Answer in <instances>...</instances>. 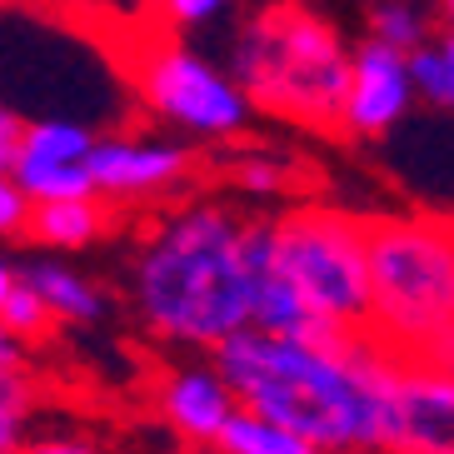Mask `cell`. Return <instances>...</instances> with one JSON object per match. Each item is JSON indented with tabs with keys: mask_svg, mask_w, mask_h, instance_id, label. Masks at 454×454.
<instances>
[{
	"mask_svg": "<svg viewBox=\"0 0 454 454\" xmlns=\"http://www.w3.org/2000/svg\"><path fill=\"white\" fill-rule=\"evenodd\" d=\"M15 280L45 305L51 325H100L110 315L106 290L70 260H26V265H15Z\"/></svg>",
	"mask_w": 454,
	"mask_h": 454,
	"instance_id": "obj_11",
	"label": "cell"
},
{
	"mask_svg": "<svg viewBox=\"0 0 454 454\" xmlns=\"http://www.w3.org/2000/svg\"><path fill=\"white\" fill-rule=\"evenodd\" d=\"M90 190L106 205H150L165 200L195 175V150L175 135H95L85 150Z\"/></svg>",
	"mask_w": 454,
	"mask_h": 454,
	"instance_id": "obj_7",
	"label": "cell"
},
{
	"mask_svg": "<svg viewBox=\"0 0 454 454\" xmlns=\"http://www.w3.org/2000/svg\"><path fill=\"white\" fill-rule=\"evenodd\" d=\"M385 454H454V374L450 360H404L389 385Z\"/></svg>",
	"mask_w": 454,
	"mask_h": 454,
	"instance_id": "obj_8",
	"label": "cell"
},
{
	"mask_svg": "<svg viewBox=\"0 0 454 454\" xmlns=\"http://www.w3.org/2000/svg\"><path fill=\"white\" fill-rule=\"evenodd\" d=\"M15 454H121L110 440H100V434H90V429H30L26 444Z\"/></svg>",
	"mask_w": 454,
	"mask_h": 454,
	"instance_id": "obj_19",
	"label": "cell"
},
{
	"mask_svg": "<svg viewBox=\"0 0 454 454\" xmlns=\"http://www.w3.org/2000/svg\"><path fill=\"white\" fill-rule=\"evenodd\" d=\"M210 355L235 404L285 425L315 454H385L400 355L370 330L265 334L245 325Z\"/></svg>",
	"mask_w": 454,
	"mask_h": 454,
	"instance_id": "obj_1",
	"label": "cell"
},
{
	"mask_svg": "<svg viewBox=\"0 0 454 454\" xmlns=\"http://www.w3.org/2000/svg\"><path fill=\"white\" fill-rule=\"evenodd\" d=\"M230 75L254 110L309 130H340L349 45L300 5L250 15L230 45Z\"/></svg>",
	"mask_w": 454,
	"mask_h": 454,
	"instance_id": "obj_5",
	"label": "cell"
},
{
	"mask_svg": "<svg viewBox=\"0 0 454 454\" xmlns=\"http://www.w3.org/2000/svg\"><path fill=\"white\" fill-rule=\"evenodd\" d=\"M250 330L265 334H360L370 315L364 220L334 205H290L250 215Z\"/></svg>",
	"mask_w": 454,
	"mask_h": 454,
	"instance_id": "obj_3",
	"label": "cell"
},
{
	"mask_svg": "<svg viewBox=\"0 0 454 454\" xmlns=\"http://www.w3.org/2000/svg\"><path fill=\"white\" fill-rule=\"evenodd\" d=\"M440 0H374L370 5V41L389 45V51H410L440 26Z\"/></svg>",
	"mask_w": 454,
	"mask_h": 454,
	"instance_id": "obj_16",
	"label": "cell"
},
{
	"mask_svg": "<svg viewBox=\"0 0 454 454\" xmlns=\"http://www.w3.org/2000/svg\"><path fill=\"white\" fill-rule=\"evenodd\" d=\"M155 410L180 444L210 450V440L235 410V395H230L225 374L215 370V360H175L155 380Z\"/></svg>",
	"mask_w": 454,
	"mask_h": 454,
	"instance_id": "obj_10",
	"label": "cell"
},
{
	"mask_svg": "<svg viewBox=\"0 0 454 454\" xmlns=\"http://www.w3.org/2000/svg\"><path fill=\"white\" fill-rule=\"evenodd\" d=\"M11 290H15V265L0 254V305H5V294H11Z\"/></svg>",
	"mask_w": 454,
	"mask_h": 454,
	"instance_id": "obj_25",
	"label": "cell"
},
{
	"mask_svg": "<svg viewBox=\"0 0 454 454\" xmlns=\"http://www.w3.org/2000/svg\"><path fill=\"white\" fill-rule=\"evenodd\" d=\"M404 70H410L414 100H425L429 110L454 106V41H450V30H434L419 45H410L404 51Z\"/></svg>",
	"mask_w": 454,
	"mask_h": 454,
	"instance_id": "obj_15",
	"label": "cell"
},
{
	"mask_svg": "<svg viewBox=\"0 0 454 454\" xmlns=\"http://www.w3.org/2000/svg\"><path fill=\"white\" fill-rule=\"evenodd\" d=\"M135 90L155 121L190 135V140H235V135L250 130L254 115L235 75L180 41H165L140 55Z\"/></svg>",
	"mask_w": 454,
	"mask_h": 454,
	"instance_id": "obj_6",
	"label": "cell"
},
{
	"mask_svg": "<svg viewBox=\"0 0 454 454\" xmlns=\"http://www.w3.org/2000/svg\"><path fill=\"white\" fill-rule=\"evenodd\" d=\"M364 330L404 360H450L454 235L440 215L364 220Z\"/></svg>",
	"mask_w": 454,
	"mask_h": 454,
	"instance_id": "obj_4",
	"label": "cell"
},
{
	"mask_svg": "<svg viewBox=\"0 0 454 454\" xmlns=\"http://www.w3.org/2000/svg\"><path fill=\"white\" fill-rule=\"evenodd\" d=\"M26 340H15L11 330H5V325H0V364H26Z\"/></svg>",
	"mask_w": 454,
	"mask_h": 454,
	"instance_id": "obj_24",
	"label": "cell"
},
{
	"mask_svg": "<svg viewBox=\"0 0 454 454\" xmlns=\"http://www.w3.org/2000/svg\"><path fill=\"white\" fill-rule=\"evenodd\" d=\"M210 450L215 454H315L300 434H290L285 425L245 410V404L230 410V419L220 425V434L210 440Z\"/></svg>",
	"mask_w": 454,
	"mask_h": 454,
	"instance_id": "obj_14",
	"label": "cell"
},
{
	"mask_svg": "<svg viewBox=\"0 0 454 454\" xmlns=\"http://www.w3.org/2000/svg\"><path fill=\"white\" fill-rule=\"evenodd\" d=\"M419 106L410 90V70H404V51L370 41L364 35L349 51V75H345V100H340V130L380 140V135L400 130L410 121V110Z\"/></svg>",
	"mask_w": 454,
	"mask_h": 454,
	"instance_id": "obj_9",
	"label": "cell"
},
{
	"mask_svg": "<svg viewBox=\"0 0 454 454\" xmlns=\"http://www.w3.org/2000/svg\"><path fill=\"white\" fill-rule=\"evenodd\" d=\"M250 215L230 200H185L145 225L130 260L135 315L170 349H215L250 325Z\"/></svg>",
	"mask_w": 454,
	"mask_h": 454,
	"instance_id": "obj_2",
	"label": "cell"
},
{
	"mask_svg": "<svg viewBox=\"0 0 454 454\" xmlns=\"http://www.w3.org/2000/svg\"><path fill=\"white\" fill-rule=\"evenodd\" d=\"M160 11H165L170 26L200 30V26H210V20H220V15L230 11V0H160Z\"/></svg>",
	"mask_w": 454,
	"mask_h": 454,
	"instance_id": "obj_21",
	"label": "cell"
},
{
	"mask_svg": "<svg viewBox=\"0 0 454 454\" xmlns=\"http://www.w3.org/2000/svg\"><path fill=\"white\" fill-rule=\"evenodd\" d=\"M20 130H26V115L11 100H0V170H11L15 150H20Z\"/></svg>",
	"mask_w": 454,
	"mask_h": 454,
	"instance_id": "obj_23",
	"label": "cell"
},
{
	"mask_svg": "<svg viewBox=\"0 0 454 454\" xmlns=\"http://www.w3.org/2000/svg\"><path fill=\"white\" fill-rule=\"evenodd\" d=\"M95 130L75 115H35L20 130V150L15 160H41V165H85Z\"/></svg>",
	"mask_w": 454,
	"mask_h": 454,
	"instance_id": "obj_13",
	"label": "cell"
},
{
	"mask_svg": "<svg viewBox=\"0 0 454 454\" xmlns=\"http://www.w3.org/2000/svg\"><path fill=\"white\" fill-rule=\"evenodd\" d=\"M230 180L250 200H280L285 190L294 185V160L280 155V150H245L230 165Z\"/></svg>",
	"mask_w": 454,
	"mask_h": 454,
	"instance_id": "obj_18",
	"label": "cell"
},
{
	"mask_svg": "<svg viewBox=\"0 0 454 454\" xmlns=\"http://www.w3.org/2000/svg\"><path fill=\"white\" fill-rule=\"evenodd\" d=\"M26 215H30V200L20 195V185L11 180V170H0V240L26 235Z\"/></svg>",
	"mask_w": 454,
	"mask_h": 454,
	"instance_id": "obj_22",
	"label": "cell"
},
{
	"mask_svg": "<svg viewBox=\"0 0 454 454\" xmlns=\"http://www.w3.org/2000/svg\"><path fill=\"white\" fill-rule=\"evenodd\" d=\"M35 429V389L26 364H0V454H15Z\"/></svg>",
	"mask_w": 454,
	"mask_h": 454,
	"instance_id": "obj_17",
	"label": "cell"
},
{
	"mask_svg": "<svg viewBox=\"0 0 454 454\" xmlns=\"http://www.w3.org/2000/svg\"><path fill=\"white\" fill-rule=\"evenodd\" d=\"M110 225V205L100 200V195H75V200H41L30 205L26 215V235L35 245H45V250H85V245H95L100 235H106Z\"/></svg>",
	"mask_w": 454,
	"mask_h": 454,
	"instance_id": "obj_12",
	"label": "cell"
},
{
	"mask_svg": "<svg viewBox=\"0 0 454 454\" xmlns=\"http://www.w3.org/2000/svg\"><path fill=\"white\" fill-rule=\"evenodd\" d=\"M0 325L15 334V340H41L45 330H51V315H45V305L35 300V294L26 290V285L15 280V290L5 294V305H0Z\"/></svg>",
	"mask_w": 454,
	"mask_h": 454,
	"instance_id": "obj_20",
	"label": "cell"
}]
</instances>
